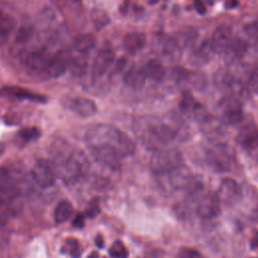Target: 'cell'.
Returning <instances> with one entry per match:
<instances>
[{
    "label": "cell",
    "mask_w": 258,
    "mask_h": 258,
    "mask_svg": "<svg viewBox=\"0 0 258 258\" xmlns=\"http://www.w3.org/2000/svg\"><path fill=\"white\" fill-rule=\"evenodd\" d=\"M52 150L53 165L59 176L67 184H74L84 177L89 168L90 163L85 153L78 149H71L64 142L54 144Z\"/></svg>",
    "instance_id": "6da1fadb"
},
{
    "label": "cell",
    "mask_w": 258,
    "mask_h": 258,
    "mask_svg": "<svg viewBox=\"0 0 258 258\" xmlns=\"http://www.w3.org/2000/svg\"><path fill=\"white\" fill-rule=\"evenodd\" d=\"M85 140L89 147H111L121 157L132 155L135 151L133 140L117 127L110 124L99 123L90 126L85 133Z\"/></svg>",
    "instance_id": "7a4b0ae2"
},
{
    "label": "cell",
    "mask_w": 258,
    "mask_h": 258,
    "mask_svg": "<svg viewBox=\"0 0 258 258\" xmlns=\"http://www.w3.org/2000/svg\"><path fill=\"white\" fill-rule=\"evenodd\" d=\"M182 154L176 148H161L151 156L149 167L158 175L167 174L182 164Z\"/></svg>",
    "instance_id": "3957f363"
},
{
    "label": "cell",
    "mask_w": 258,
    "mask_h": 258,
    "mask_svg": "<svg viewBox=\"0 0 258 258\" xmlns=\"http://www.w3.org/2000/svg\"><path fill=\"white\" fill-rule=\"evenodd\" d=\"M219 119L223 124L236 125L243 119L242 104L239 99L233 96H226L217 105Z\"/></svg>",
    "instance_id": "277c9868"
},
{
    "label": "cell",
    "mask_w": 258,
    "mask_h": 258,
    "mask_svg": "<svg viewBox=\"0 0 258 258\" xmlns=\"http://www.w3.org/2000/svg\"><path fill=\"white\" fill-rule=\"evenodd\" d=\"M31 177L34 183L41 188H48L55 183L57 174L53 163L45 158H40L35 161L32 170Z\"/></svg>",
    "instance_id": "5b68a950"
},
{
    "label": "cell",
    "mask_w": 258,
    "mask_h": 258,
    "mask_svg": "<svg viewBox=\"0 0 258 258\" xmlns=\"http://www.w3.org/2000/svg\"><path fill=\"white\" fill-rule=\"evenodd\" d=\"M17 167H0V194L5 199H15L20 196V183Z\"/></svg>",
    "instance_id": "8992f818"
},
{
    "label": "cell",
    "mask_w": 258,
    "mask_h": 258,
    "mask_svg": "<svg viewBox=\"0 0 258 258\" xmlns=\"http://www.w3.org/2000/svg\"><path fill=\"white\" fill-rule=\"evenodd\" d=\"M50 56L51 55L49 54L48 50L44 47H41L33 50L22 51L20 53V60L21 63L28 70L39 72L46 70Z\"/></svg>",
    "instance_id": "52a82bcc"
},
{
    "label": "cell",
    "mask_w": 258,
    "mask_h": 258,
    "mask_svg": "<svg viewBox=\"0 0 258 258\" xmlns=\"http://www.w3.org/2000/svg\"><path fill=\"white\" fill-rule=\"evenodd\" d=\"M206 159L208 164L216 171H228L231 167L229 150L222 145H215L207 150Z\"/></svg>",
    "instance_id": "ba28073f"
},
{
    "label": "cell",
    "mask_w": 258,
    "mask_h": 258,
    "mask_svg": "<svg viewBox=\"0 0 258 258\" xmlns=\"http://www.w3.org/2000/svg\"><path fill=\"white\" fill-rule=\"evenodd\" d=\"M92 156L97 162L110 169L117 170L121 166V156L117 151L108 146L89 147Z\"/></svg>",
    "instance_id": "9c48e42d"
},
{
    "label": "cell",
    "mask_w": 258,
    "mask_h": 258,
    "mask_svg": "<svg viewBox=\"0 0 258 258\" xmlns=\"http://www.w3.org/2000/svg\"><path fill=\"white\" fill-rule=\"evenodd\" d=\"M72 58V53L68 49H60L56 51L52 56H50L47 68L45 70L48 77L58 78L62 76L70 68Z\"/></svg>",
    "instance_id": "30bf717a"
},
{
    "label": "cell",
    "mask_w": 258,
    "mask_h": 258,
    "mask_svg": "<svg viewBox=\"0 0 258 258\" xmlns=\"http://www.w3.org/2000/svg\"><path fill=\"white\" fill-rule=\"evenodd\" d=\"M197 214L202 219H213L221 213V202L216 194H207L203 196L197 206Z\"/></svg>",
    "instance_id": "8fae6325"
},
{
    "label": "cell",
    "mask_w": 258,
    "mask_h": 258,
    "mask_svg": "<svg viewBox=\"0 0 258 258\" xmlns=\"http://www.w3.org/2000/svg\"><path fill=\"white\" fill-rule=\"evenodd\" d=\"M221 203L233 205L238 203L242 198V189L239 183L232 178H224L216 194Z\"/></svg>",
    "instance_id": "7c38bea8"
},
{
    "label": "cell",
    "mask_w": 258,
    "mask_h": 258,
    "mask_svg": "<svg viewBox=\"0 0 258 258\" xmlns=\"http://www.w3.org/2000/svg\"><path fill=\"white\" fill-rule=\"evenodd\" d=\"M0 95L5 98H12V99L30 101V102H36V103L46 102V99L44 96L31 92L27 89L17 87V86H6L1 88Z\"/></svg>",
    "instance_id": "4fadbf2b"
},
{
    "label": "cell",
    "mask_w": 258,
    "mask_h": 258,
    "mask_svg": "<svg viewBox=\"0 0 258 258\" xmlns=\"http://www.w3.org/2000/svg\"><path fill=\"white\" fill-rule=\"evenodd\" d=\"M115 53L111 48H102L94 58L92 64V77L94 79L102 77L113 64Z\"/></svg>",
    "instance_id": "5bb4252c"
},
{
    "label": "cell",
    "mask_w": 258,
    "mask_h": 258,
    "mask_svg": "<svg viewBox=\"0 0 258 258\" xmlns=\"http://www.w3.org/2000/svg\"><path fill=\"white\" fill-rule=\"evenodd\" d=\"M232 39V30L228 25H220L218 26L212 36L210 41V46L212 51L216 53L225 52L230 41Z\"/></svg>",
    "instance_id": "9a60e30c"
},
{
    "label": "cell",
    "mask_w": 258,
    "mask_h": 258,
    "mask_svg": "<svg viewBox=\"0 0 258 258\" xmlns=\"http://www.w3.org/2000/svg\"><path fill=\"white\" fill-rule=\"evenodd\" d=\"M166 175L168 177V182L173 189H187V187L194 181L190 169L183 164L168 172Z\"/></svg>",
    "instance_id": "2e32d148"
},
{
    "label": "cell",
    "mask_w": 258,
    "mask_h": 258,
    "mask_svg": "<svg viewBox=\"0 0 258 258\" xmlns=\"http://www.w3.org/2000/svg\"><path fill=\"white\" fill-rule=\"evenodd\" d=\"M69 107L73 113L82 118L92 117L97 112L96 103L91 99L83 97L72 99L69 104Z\"/></svg>",
    "instance_id": "e0dca14e"
},
{
    "label": "cell",
    "mask_w": 258,
    "mask_h": 258,
    "mask_svg": "<svg viewBox=\"0 0 258 258\" xmlns=\"http://www.w3.org/2000/svg\"><path fill=\"white\" fill-rule=\"evenodd\" d=\"M237 141L241 146L248 150H253L258 148V129L251 125L244 127L240 134L238 135Z\"/></svg>",
    "instance_id": "ac0fdd59"
},
{
    "label": "cell",
    "mask_w": 258,
    "mask_h": 258,
    "mask_svg": "<svg viewBox=\"0 0 258 258\" xmlns=\"http://www.w3.org/2000/svg\"><path fill=\"white\" fill-rule=\"evenodd\" d=\"M146 42V37L142 32H129L125 35L123 44L125 49L130 53L140 51Z\"/></svg>",
    "instance_id": "d6986e66"
},
{
    "label": "cell",
    "mask_w": 258,
    "mask_h": 258,
    "mask_svg": "<svg viewBox=\"0 0 258 258\" xmlns=\"http://www.w3.org/2000/svg\"><path fill=\"white\" fill-rule=\"evenodd\" d=\"M146 79L153 82H160L165 76V69L158 59H150L142 68Z\"/></svg>",
    "instance_id": "ffe728a7"
},
{
    "label": "cell",
    "mask_w": 258,
    "mask_h": 258,
    "mask_svg": "<svg viewBox=\"0 0 258 258\" xmlns=\"http://www.w3.org/2000/svg\"><path fill=\"white\" fill-rule=\"evenodd\" d=\"M146 78L143 73L142 68L132 67L124 77V83L127 87L134 90L141 89L145 84Z\"/></svg>",
    "instance_id": "44dd1931"
},
{
    "label": "cell",
    "mask_w": 258,
    "mask_h": 258,
    "mask_svg": "<svg viewBox=\"0 0 258 258\" xmlns=\"http://www.w3.org/2000/svg\"><path fill=\"white\" fill-rule=\"evenodd\" d=\"M96 36L91 33L80 34L73 40V48L79 53L85 54L96 45Z\"/></svg>",
    "instance_id": "7402d4cb"
},
{
    "label": "cell",
    "mask_w": 258,
    "mask_h": 258,
    "mask_svg": "<svg viewBox=\"0 0 258 258\" xmlns=\"http://www.w3.org/2000/svg\"><path fill=\"white\" fill-rule=\"evenodd\" d=\"M248 48V43L241 37L232 38L225 52L230 60H236L243 56Z\"/></svg>",
    "instance_id": "603a6c76"
},
{
    "label": "cell",
    "mask_w": 258,
    "mask_h": 258,
    "mask_svg": "<svg viewBox=\"0 0 258 258\" xmlns=\"http://www.w3.org/2000/svg\"><path fill=\"white\" fill-rule=\"evenodd\" d=\"M16 26V20L8 13L0 12V42L5 41L13 32Z\"/></svg>",
    "instance_id": "cb8c5ba5"
},
{
    "label": "cell",
    "mask_w": 258,
    "mask_h": 258,
    "mask_svg": "<svg viewBox=\"0 0 258 258\" xmlns=\"http://www.w3.org/2000/svg\"><path fill=\"white\" fill-rule=\"evenodd\" d=\"M202 128L204 130V132L211 137L214 136H218V135H222L223 133V123L219 118H214L211 115L204 120L202 123Z\"/></svg>",
    "instance_id": "d4e9b609"
},
{
    "label": "cell",
    "mask_w": 258,
    "mask_h": 258,
    "mask_svg": "<svg viewBox=\"0 0 258 258\" xmlns=\"http://www.w3.org/2000/svg\"><path fill=\"white\" fill-rule=\"evenodd\" d=\"M73 212H74V208L72 204L67 200H62L56 205L54 209V214H53L54 221L57 224H61L71 218Z\"/></svg>",
    "instance_id": "484cf974"
},
{
    "label": "cell",
    "mask_w": 258,
    "mask_h": 258,
    "mask_svg": "<svg viewBox=\"0 0 258 258\" xmlns=\"http://www.w3.org/2000/svg\"><path fill=\"white\" fill-rule=\"evenodd\" d=\"M91 19L97 29H103L110 23V17L108 13L101 8H94L91 12Z\"/></svg>",
    "instance_id": "4316f807"
},
{
    "label": "cell",
    "mask_w": 258,
    "mask_h": 258,
    "mask_svg": "<svg viewBox=\"0 0 258 258\" xmlns=\"http://www.w3.org/2000/svg\"><path fill=\"white\" fill-rule=\"evenodd\" d=\"M198 102L195 101L191 93L189 91H184L181 95V99L179 102V109L184 114L192 115L194 109Z\"/></svg>",
    "instance_id": "83f0119b"
},
{
    "label": "cell",
    "mask_w": 258,
    "mask_h": 258,
    "mask_svg": "<svg viewBox=\"0 0 258 258\" xmlns=\"http://www.w3.org/2000/svg\"><path fill=\"white\" fill-rule=\"evenodd\" d=\"M62 251L68 252L72 258H81L83 253V249L81 247L80 242L74 238H70L64 241Z\"/></svg>",
    "instance_id": "f1b7e54d"
},
{
    "label": "cell",
    "mask_w": 258,
    "mask_h": 258,
    "mask_svg": "<svg viewBox=\"0 0 258 258\" xmlns=\"http://www.w3.org/2000/svg\"><path fill=\"white\" fill-rule=\"evenodd\" d=\"M71 72L76 77H82L87 69V59L85 56L73 57L70 66Z\"/></svg>",
    "instance_id": "f546056e"
},
{
    "label": "cell",
    "mask_w": 258,
    "mask_h": 258,
    "mask_svg": "<svg viewBox=\"0 0 258 258\" xmlns=\"http://www.w3.org/2000/svg\"><path fill=\"white\" fill-rule=\"evenodd\" d=\"M109 254L113 258H128L129 252L121 241H115L109 249Z\"/></svg>",
    "instance_id": "4dcf8cb0"
},
{
    "label": "cell",
    "mask_w": 258,
    "mask_h": 258,
    "mask_svg": "<svg viewBox=\"0 0 258 258\" xmlns=\"http://www.w3.org/2000/svg\"><path fill=\"white\" fill-rule=\"evenodd\" d=\"M33 35V27L31 25L21 26L15 35V42L18 44H23L27 42Z\"/></svg>",
    "instance_id": "1f68e13d"
},
{
    "label": "cell",
    "mask_w": 258,
    "mask_h": 258,
    "mask_svg": "<svg viewBox=\"0 0 258 258\" xmlns=\"http://www.w3.org/2000/svg\"><path fill=\"white\" fill-rule=\"evenodd\" d=\"M18 136L24 142L36 140L40 136V131L36 127H24L18 132Z\"/></svg>",
    "instance_id": "d6a6232c"
},
{
    "label": "cell",
    "mask_w": 258,
    "mask_h": 258,
    "mask_svg": "<svg viewBox=\"0 0 258 258\" xmlns=\"http://www.w3.org/2000/svg\"><path fill=\"white\" fill-rule=\"evenodd\" d=\"M212 51L211 46H210V41H204L202 42L197 49L194 51V56L199 60L202 61H207L208 57L210 56V52Z\"/></svg>",
    "instance_id": "836d02e7"
},
{
    "label": "cell",
    "mask_w": 258,
    "mask_h": 258,
    "mask_svg": "<svg viewBox=\"0 0 258 258\" xmlns=\"http://www.w3.org/2000/svg\"><path fill=\"white\" fill-rule=\"evenodd\" d=\"M177 258H205L202 253H200L198 250L189 248V247H183L178 251Z\"/></svg>",
    "instance_id": "e575fe53"
},
{
    "label": "cell",
    "mask_w": 258,
    "mask_h": 258,
    "mask_svg": "<svg viewBox=\"0 0 258 258\" xmlns=\"http://www.w3.org/2000/svg\"><path fill=\"white\" fill-rule=\"evenodd\" d=\"M100 213V205L99 199L94 198L90 201L87 209H86V216L89 218H95Z\"/></svg>",
    "instance_id": "d590c367"
},
{
    "label": "cell",
    "mask_w": 258,
    "mask_h": 258,
    "mask_svg": "<svg viewBox=\"0 0 258 258\" xmlns=\"http://www.w3.org/2000/svg\"><path fill=\"white\" fill-rule=\"evenodd\" d=\"M10 208L5 198L0 196V225L4 224L9 216Z\"/></svg>",
    "instance_id": "8d00e7d4"
},
{
    "label": "cell",
    "mask_w": 258,
    "mask_h": 258,
    "mask_svg": "<svg viewBox=\"0 0 258 258\" xmlns=\"http://www.w3.org/2000/svg\"><path fill=\"white\" fill-rule=\"evenodd\" d=\"M247 86L252 92H258V66L251 73Z\"/></svg>",
    "instance_id": "74e56055"
},
{
    "label": "cell",
    "mask_w": 258,
    "mask_h": 258,
    "mask_svg": "<svg viewBox=\"0 0 258 258\" xmlns=\"http://www.w3.org/2000/svg\"><path fill=\"white\" fill-rule=\"evenodd\" d=\"M244 29H245L246 34H248L249 36L254 37V38L258 37V18L253 22L247 23L244 26Z\"/></svg>",
    "instance_id": "f35d334b"
},
{
    "label": "cell",
    "mask_w": 258,
    "mask_h": 258,
    "mask_svg": "<svg viewBox=\"0 0 258 258\" xmlns=\"http://www.w3.org/2000/svg\"><path fill=\"white\" fill-rule=\"evenodd\" d=\"M72 224L75 228H83L85 225V215L81 214V213L77 214L76 217L74 218Z\"/></svg>",
    "instance_id": "ab89813d"
},
{
    "label": "cell",
    "mask_w": 258,
    "mask_h": 258,
    "mask_svg": "<svg viewBox=\"0 0 258 258\" xmlns=\"http://www.w3.org/2000/svg\"><path fill=\"white\" fill-rule=\"evenodd\" d=\"M126 63H127V59H126V58H124V57L119 58V59L117 60L116 64H115V67H114V71H113V72H114L115 74H118V73L122 72V71L124 70V68L126 67Z\"/></svg>",
    "instance_id": "60d3db41"
},
{
    "label": "cell",
    "mask_w": 258,
    "mask_h": 258,
    "mask_svg": "<svg viewBox=\"0 0 258 258\" xmlns=\"http://www.w3.org/2000/svg\"><path fill=\"white\" fill-rule=\"evenodd\" d=\"M194 6H195V9L196 11L199 13V14H205L207 12V6L204 2L202 1H195L194 2Z\"/></svg>",
    "instance_id": "b9f144b4"
},
{
    "label": "cell",
    "mask_w": 258,
    "mask_h": 258,
    "mask_svg": "<svg viewBox=\"0 0 258 258\" xmlns=\"http://www.w3.org/2000/svg\"><path fill=\"white\" fill-rule=\"evenodd\" d=\"M251 247L254 249H258V232L251 239Z\"/></svg>",
    "instance_id": "7bdbcfd3"
},
{
    "label": "cell",
    "mask_w": 258,
    "mask_h": 258,
    "mask_svg": "<svg viewBox=\"0 0 258 258\" xmlns=\"http://www.w3.org/2000/svg\"><path fill=\"white\" fill-rule=\"evenodd\" d=\"M238 5H239V3L237 1H228V2L225 3V7L227 9H232V8L238 6Z\"/></svg>",
    "instance_id": "ee69618b"
},
{
    "label": "cell",
    "mask_w": 258,
    "mask_h": 258,
    "mask_svg": "<svg viewBox=\"0 0 258 258\" xmlns=\"http://www.w3.org/2000/svg\"><path fill=\"white\" fill-rule=\"evenodd\" d=\"M96 245L99 247V248H103V246H104V240H103V237L101 236V235H98L97 237H96Z\"/></svg>",
    "instance_id": "f6af8a7d"
},
{
    "label": "cell",
    "mask_w": 258,
    "mask_h": 258,
    "mask_svg": "<svg viewBox=\"0 0 258 258\" xmlns=\"http://www.w3.org/2000/svg\"><path fill=\"white\" fill-rule=\"evenodd\" d=\"M98 253L96 252V251H94V252H92L89 256H88V258H98Z\"/></svg>",
    "instance_id": "bcb514c9"
},
{
    "label": "cell",
    "mask_w": 258,
    "mask_h": 258,
    "mask_svg": "<svg viewBox=\"0 0 258 258\" xmlns=\"http://www.w3.org/2000/svg\"><path fill=\"white\" fill-rule=\"evenodd\" d=\"M2 150H3V147H2V145H1V144H0V153H1V152H2Z\"/></svg>",
    "instance_id": "7dc6e473"
}]
</instances>
